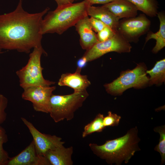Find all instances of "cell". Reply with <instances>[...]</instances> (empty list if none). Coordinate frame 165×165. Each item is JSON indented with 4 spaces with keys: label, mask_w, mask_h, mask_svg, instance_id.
Instances as JSON below:
<instances>
[{
    "label": "cell",
    "mask_w": 165,
    "mask_h": 165,
    "mask_svg": "<svg viewBox=\"0 0 165 165\" xmlns=\"http://www.w3.org/2000/svg\"><path fill=\"white\" fill-rule=\"evenodd\" d=\"M19 0L16 9L0 14V49L16 50L29 53L32 49L42 46V35L40 32L43 17L50 8L30 13L22 7Z\"/></svg>",
    "instance_id": "1"
},
{
    "label": "cell",
    "mask_w": 165,
    "mask_h": 165,
    "mask_svg": "<svg viewBox=\"0 0 165 165\" xmlns=\"http://www.w3.org/2000/svg\"><path fill=\"white\" fill-rule=\"evenodd\" d=\"M140 140L136 127L123 136L107 140L101 145L90 143L89 146L95 155L105 160L108 164L120 165L123 161L127 163L135 153L140 150L138 145Z\"/></svg>",
    "instance_id": "2"
},
{
    "label": "cell",
    "mask_w": 165,
    "mask_h": 165,
    "mask_svg": "<svg viewBox=\"0 0 165 165\" xmlns=\"http://www.w3.org/2000/svg\"><path fill=\"white\" fill-rule=\"evenodd\" d=\"M89 6L88 1L84 0L57 7L55 10L48 12L42 20L40 33L42 35L47 33L63 34L87 15V11Z\"/></svg>",
    "instance_id": "3"
},
{
    "label": "cell",
    "mask_w": 165,
    "mask_h": 165,
    "mask_svg": "<svg viewBox=\"0 0 165 165\" xmlns=\"http://www.w3.org/2000/svg\"><path fill=\"white\" fill-rule=\"evenodd\" d=\"M89 96L86 90L66 95L52 94L49 113L55 123L72 119L75 112L81 107Z\"/></svg>",
    "instance_id": "4"
},
{
    "label": "cell",
    "mask_w": 165,
    "mask_h": 165,
    "mask_svg": "<svg viewBox=\"0 0 165 165\" xmlns=\"http://www.w3.org/2000/svg\"><path fill=\"white\" fill-rule=\"evenodd\" d=\"M147 70L146 66L142 63L138 64L132 70L122 71L116 79L104 85L106 91L111 95L119 96L129 88L140 89L149 86Z\"/></svg>",
    "instance_id": "5"
},
{
    "label": "cell",
    "mask_w": 165,
    "mask_h": 165,
    "mask_svg": "<svg viewBox=\"0 0 165 165\" xmlns=\"http://www.w3.org/2000/svg\"><path fill=\"white\" fill-rule=\"evenodd\" d=\"M42 54L47 55L42 46L34 48L29 55L27 64L16 72L19 78L20 85L23 89L35 86H50L55 83L54 82L45 79L43 77V68L41 63Z\"/></svg>",
    "instance_id": "6"
},
{
    "label": "cell",
    "mask_w": 165,
    "mask_h": 165,
    "mask_svg": "<svg viewBox=\"0 0 165 165\" xmlns=\"http://www.w3.org/2000/svg\"><path fill=\"white\" fill-rule=\"evenodd\" d=\"M132 46L130 42L117 31L111 38L105 41L98 42L83 55L88 62L97 59L112 52L119 53H129Z\"/></svg>",
    "instance_id": "7"
},
{
    "label": "cell",
    "mask_w": 165,
    "mask_h": 165,
    "mask_svg": "<svg viewBox=\"0 0 165 165\" xmlns=\"http://www.w3.org/2000/svg\"><path fill=\"white\" fill-rule=\"evenodd\" d=\"M151 24L150 20L143 13L119 20L117 30L129 42L136 43L141 36L149 31Z\"/></svg>",
    "instance_id": "8"
},
{
    "label": "cell",
    "mask_w": 165,
    "mask_h": 165,
    "mask_svg": "<svg viewBox=\"0 0 165 165\" xmlns=\"http://www.w3.org/2000/svg\"><path fill=\"white\" fill-rule=\"evenodd\" d=\"M55 86H38L24 89L22 98L31 102L36 111L46 113L49 112L50 101Z\"/></svg>",
    "instance_id": "9"
},
{
    "label": "cell",
    "mask_w": 165,
    "mask_h": 165,
    "mask_svg": "<svg viewBox=\"0 0 165 165\" xmlns=\"http://www.w3.org/2000/svg\"><path fill=\"white\" fill-rule=\"evenodd\" d=\"M21 119L31 134L36 150L38 154L44 156L45 153L49 150L64 143L60 137L55 135L42 133L26 119L24 117H21Z\"/></svg>",
    "instance_id": "10"
},
{
    "label": "cell",
    "mask_w": 165,
    "mask_h": 165,
    "mask_svg": "<svg viewBox=\"0 0 165 165\" xmlns=\"http://www.w3.org/2000/svg\"><path fill=\"white\" fill-rule=\"evenodd\" d=\"M7 165H51L44 156L37 152L33 140L22 151L10 158Z\"/></svg>",
    "instance_id": "11"
},
{
    "label": "cell",
    "mask_w": 165,
    "mask_h": 165,
    "mask_svg": "<svg viewBox=\"0 0 165 165\" xmlns=\"http://www.w3.org/2000/svg\"><path fill=\"white\" fill-rule=\"evenodd\" d=\"M87 15L80 19L75 24V30L80 36V44L83 50L91 48L98 42L97 35L93 30Z\"/></svg>",
    "instance_id": "12"
},
{
    "label": "cell",
    "mask_w": 165,
    "mask_h": 165,
    "mask_svg": "<svg viewBox=\"0 0 165 165\" xmlns=\"http://www.w3.org/2000/svg\"><path fill=\"white\" fill-rule=\"evenodd\" d=\"M119 19L136 16L137 7L128 0H114L103 5Z\"/></svg>",
    "instance_id": "13"
},
{
    "label": "cell",
    "mask_w": 165,
    "mask_h": 165,
    "mask_svg": "<svg viewBox=\"0 0 165 165\" xmlns=\"http://www.w3.org/2000/svg\"><path fill=\"white\" fill-rule=\"evenodd\" d=\"M60 86H66L72 88L74 92H78L86 90L91 84L86 75H82L75 72L74 73L63 74L58 82Z\"/></svg>",
    "instance_id": "14"
},
{
    "label": "cell",
    "mask_w": 165,
    "mask_h": 165,
    "mask_svg": "<svg viewBox=\"0 0 165 165\" xmlns=\"http://www.w3.org/2000/svg\"><path fill=\"white\" fill-rule=\"evenodd\" d=\"M73 152V147L66 148L62 145L49 150L44 156L51 165H72V156Z\"/></svg>",
    "instance_id": "15"
},
{
    "label": "cell",
    "mask_w": 165,
    "mask_h": 165,
    "mask_svg": "<svg viewBox=\"0 0 165 165\" xmlns=\"http://www.w3.org/2000/svg\"><path fill=\"white\" fill-rule=\"evenodd\" d=\"M87 14L99 20L107 26L116 32L119 19L103 6H88Z\"/></svg>",
    "instance_id": "16"
},
{
    "label": "cell",
    "mask_w": 165,
    "mask_h": 165,
    "mask_svg": "<svg viewBox=\"0 0 165 165\" xmlns=\"http://www.w3.org/2000/svg\"><path fill=\"white\" fill-rule=\"evenodd\" d=\"M160 22V28L156 32L148 31L145 37V45L150 39L156 40V44L152 50L154 53H156L165 46V15L163 12H158L157 15Z\"/></svg>",
    "instance_id": "17"
},
{
    "label": "cell",
    "mask_w": 165,
    "mask_h": 165,
    "mask_svg": "<svg viewBox=\"0 0 165 165\" xmlns=\"http://www.w3.org/2000/svg\"><path fill=\"white\" fill-rule=\"evenodd\" d=\"M149 78V86L153 85H161L165 81V59H163L157 61L151 69L147 70Z\"/></svg>",
    "instance_id": "18"
},
{
    "label": "cell",
    "mask_w": 165,
    "mask_h": 165,
    "mask_svg": "<svg viewBox=\"0 0 165 165\" xmlns=\"http://www.w3.org/2000/svg\"><path fill=\"white\" fill-rule=\"evenodd\" d=\"M137 7L138 10L151 17L156 16L158 11L156 0H128Z\"/></svg>",
    "instance_id": "19"
},
{
    "label": "cell",
    "mask_w": 165,
    "mask_h": 165,
    "mask_svg": "<svg viewBox=\"0 0 165 165\" xmlns=\"http://www.w3.org/2000/svg\"><path fill=\"white\" fill-rule=\"evenodd\" d=\"M104 117L103 114L99 113L92 121L86 125L82 133V138L86 137L94 132L102 131L106 128L103 124Z\"/></svg>",
    "instance_id": "20"
},
{
    "label": "cell",
    "mask_w": 165,
    "mask_h": 165,
    "mask_svg": "<svg viewBox=\"0 0 165 165\" xmlns=\"http://www.w3.org/2000/svg\"><path fill=\"white\" fill-rule=\"evenodd\" d=\"M154 131L160 134L159 143L154 150L160 153L161 158L160 164L162 165L165 162V125L155 127L154 128Z\"/></svg>",
    "instance_id": "21"
},
{
    "label": "cell",
    "mask_w": 165,
    "mask_h": 165,
    "mask_svg": "<svg viewBox=\"0 0 165 165\" xmlns=\"http://www.w3.org/2000/svg\"><path fill=\"white\" fill-rule=\"evenodd\" d=\"M8 141L6 132L0 125V165H7L10 159L8 153L3 148V145Z\"/></svg>",
    "instance_id": "22"
},
{
    "label": "cell",
    "mask_w": 165,
    "mask_h": 165,
    "mask_svg": "<svg viewBox=\"0 0 165 165\" xmlns=\"http://www.w3.org/2000/svg\"><path fill=\"white\" fill-rule=\"evenodd\" d=\"M121 117L116 114L109 111L108 115L104 117L103 124L105 127L109 126H117L119 124Z\"/></svg>",
    "instance_id": "23"
},
{
    "label": "cell",
    "mask_w": 165,
    "mask_h": 165,
    "mask_svg": "<svg viewBox=\"0 0 165 165\" xmlns=\"http://www.w3.org/2000/svg\"><path fill=\"white\" fill-rule=\"evenodd\" d=\"M116 32L108 26H106L96 34L97 40L100 42L105 41L112 37Z\"/></svg>",
    "instance_id": "24"
},
{
    "label": "cell",
    "mask_w": 165,
    "mask_h": 165,
    "mask_svg": "<svg viewBox=\"0 0 165 165\" xmlns=\"http://www.w3.org/2000/svg\"><path fill=\"white\" fill-rule=\"evenodd\" d=\"M8 100L4 95L0 94V125L6 120L7 114L5 111Z\"/></svg>",
    "instance_id": "25"
},
{
    "label": "cell",
    "mask_w": 165,
    "mask_h": 165,
    "mask_svg": "<svg viewBox=\"0 0 165 165\" xmlns=\"http://www.w3.org/2000/svg\"><path fill=\"white\" fill-rule=\"evenodd\" d=\"M89 20L93 30L97 33L107 26L101 20L92 17L89 18Z\"/></svg>",
    "instance_id": "26"
},
{
    "label": "cell",
    "mask_w": 165,
    "mask_h": 165,
    "mask_svg": "<svg viewBox=\"0 0 165 165\" xmlns=\"http://www.w3.org/2000/svg\"><path fill=\"white\" fill-rule=\"evenodd\" d=\"M88 62L86 58L83 56L77 61V67L75 72L80 73L82 70L86 66Z\"/></svg>",
    "instance_id": "27"
},
{
    "label": "cell",
    "mask_w": 165,
    "mask_h": 165,
    "mask_svg": "<svg viewBox=\"0 0 165 165\" xmlns=\"http://www.w3.org/2000/svg\"><path fill=\"white\" fill-rule=\"evenodd\" d=\"M90 6L95 4H104L107 3L114 0H87Z\"/></svg>",
    "instance_id": "28"
},
{
    "label": "cell",
    "mask_w": 165,
    "mask_h": 165,
    "mask_svg": "<svg viewBox=\"0 0 165 165\" xmlns=\"http://www.w3.org/2000/svg\"><path fill=\"white\" fill-rule=\"evenodd\" d=\"M57 4V7H60L72 3L74 0H54Z\"/></svg>",
    "instance_id": "29"
},
{
    "label": "cell",
    "mask_w": 165,
    "mask_h": 165,
    "mask_svg": "<svg viewBox=\"0 0 165 165\" xmlns=\"http://www.w3.org/2000/svg\"><path fill=\"white\" fill-rule=\"evenodd\" d=\"M3 53V52L2 51V50L0 49V54Z\"/></svg>",
    "instance_id": "30"
},
{
    "label": "cell",
    "mask_w": 165,
    "mask_h": 165,
    "mask_svg": "<svg viewBox=\"0 0 165 165\" xmlns=\"http://www.w3.org/2000/svg\"></svg>",
    "instance_id": "31"
}]
</instances>
